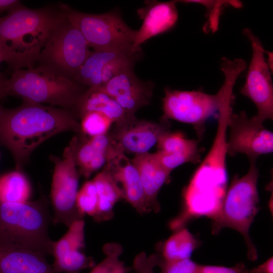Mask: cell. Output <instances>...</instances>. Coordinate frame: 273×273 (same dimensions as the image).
I'll use <instances>...</instances> for the list:
<instances>
[{
  "instance_id": "4fadbf2b",
  "label": "cell",
  "mask_w": 273,
  "mask_h": 273,
  "mask_svg": "<svg viewBox=\"0 0 273 273\" xmlns=\"http://www.w3.org/2000/svg\"><path fill=\"white\" fill-rule=\"evenodd\" d=\"M142 52L131 49L92 51L74 81L88 88L103 85L124 71L133 69Z\"/></svg>"
},
{
  "instance_id": "d590c367",
  "label": "cell",
  "mask_w": 273,
  "mask_h": 273,
  "mask_svg": "<svg viewBox=\"0 0 273 273\" xmlns=\"http://www.w3.org/2000/svg\"><path fill=\"white\" fill-rule=\"evenodd\" d=\"M2 62H4L3 57L0 51V64ZM6 80V79H5L3 78L2 75L0 73V92H2V93H3V88L4 84Z\"/></svg>"
},
{
  "instance_id": "6da1fadb",
  "label": "cell",
  "mask_w": 273,
  "mask_h": 273,
  "mask_svg": "<svg viewBox=\"0 0 273 273\" xmlns=\"http://www.w3.org/2000/svg\"><path fill=\"white\" fill-rule=\"evenodd\" d=\"M66 131L81 134L78 119L70 110L26 101L14 108L0 106V144L12 154L17 170L40 145Z\"/></svg>"
},
{
  "instance_id": "603a6c76",
  "label": "cell",
  "mask_w": 273,
  "mask_h": 273,
  "mask_svg": "<svg viewBox=\"0 0 273 273\" xmlns=\"http://www.w3.org/2000/svg\"><path fill=\"white\" fill-rule=\"evenodd\" d=\"M1 273H56L46 256L33 251L0 248Z\"/></svg>"
},
{
  "instance_id": "9a60e30c",
  "label": "cell",
  "mask_w": 273,
  "mask_h": 273,
  "mask_svg": "<svg viewBox=\"0 0 273 273\" xmlns=\"http://www.w3.org/2000/svg\"><path fill=\"white\" fill-rule=\"evenodd\" d=\"M84 219L73 222L66 234L57 241H54L52 265L56 273H80L95 265L94 258L82 251L85 247Z\"/></svg>"
},
{
  "instance_id": "836d02e7",
  "label": "cell",
  "mask_w": 273,
  "mask_h": 273,
  "mask_svg": "<svg viewBox=\"0 0 273 273\" xmlns=\"http://www.w3.org/2000/svg\"><path fill=\"white\" fill-rule=\"evenodd\" d=\"M250 271L251 273H273L272 257L257 267L250 269Z\"/></svg>"
},
{
  "instance_id": "2e32d148",
  "label": "cell",
  "mask_w": 273,
  "mask_h": 273,
  "mask_svg": "<svg viewBox=\"0 0 273 273\" xmlns=\"http://www.w3.org/2000/svg\"><path fill=\"white\" fill-rule=\"evenodd\" d=\"M75 160L79 174L88 178L107 163L125 154L110 132L88 138L78 134Z\"/></svg>"
},
{
  "instance_id": "1f68e13d",
  "label": "cell",
  "mask_w": 273,
  "mask_h": 273,
  "mask_svg": "<svg viewBox=\"0 0 273 273\" xmlns=\"http://www.w3.org/2000/svg\"><path fill=\"white\" fill-rule=\"evenodd\" d=\"M159 255L153 254L148 256L145 252L138 253L133 260V268L137 273H156Z\"/></svg>"
},
{
  "instance_id": "3957f363",
  "label": "cell",
  "mask_w": 273,
  "mask_h": 273,
  "mask_svg": "<svg viewBox=\"0 0 273 273\" xmlns=\"http://www.w3.org/2000/svg\"><path fill=\"white\" fill-rule=\"evenodd\" d=\"M62 5L28 8L21 4L0 17V51L13 71L35 66L52 30L63 15Z\"/></svg>"
},
{
  "instance_id": "7402d4cb",
  "label": "cell",
  "mask_w": 273,
  "mask_h": 273,
  "mask_svg": "<svg viewBox=\"0 0 273 273\" xmlns=\"http://www.w3.org/2000/svg\"><path fill=\"white\" fill-rule=\"evenodd\" d=\"M90 112L101 113L115 124H120L130 117L118 103L106 93L95 87L87 88L80 97L74 113L78 119Z\"/></svg>"
},
{
  "instance_id": "484cf974",
  "label": "cell",
  "mask_w": 273,
  "mask_h": 273,
  "mask_svg": "<svg viewBox=\"0 0 273 273\" xmlns=\"http://www.w3.org/2000/svg\"><path fill=\"white\" fill-rule=\"evenodd\" d=\"M30 195L29 182L20 170L0 177V202L24 203L28 201Z\"/></svg>"
},
{
  "instance_id": "8992f818",
  "label": "cell",
  "mask_w": 273,
  "mask_h": 273,
  "mask_svg": "<svg viewBox=\"0 0 273 273\" xmlns=\"http://www.w3.org/2000/svg\"><path fill=\"white\" fill-rule=\"evenodd\" d=\"M86 90L73 80L35 66L14 70L10 78L5 81L3 93L4 97L16 96L23 101L47 104L74 113Z\"/></svg>"
},
{
  "instance_id": "7a4b0ae2",
  "label": "cell",
  "mask_w": 273,
  "mask_h": 273,
  "mask_svg": "<svg viewBox=\"0 0 273 273\" xmlns=\"http://www.w3.org/2000/svg\"><path fill=\"white\" fill-rule=\"evenodd\" d=\"M229 116L226 112L219 113L213 144L184 190L183 209L175 217L180 225L202 216L213 220L220 211L228 189L226 134Z\"/></svg>"
},
{
  "instance_id": "9c48e42d",
  "label": "cell",
  "mask_w": 273,
  "mask_h": 273,
  "mask_svg": "<svg viewBox=\"0 0 273 273\" xmlns=\"http://www.w3.org/2000/svg\"><path fill=\"white\" fill-rule=\"evenodd\" d=\"M62 7L93 50H132L136 30L125 23L117 11L96 14L81 12L63 4Z\"/></svg>"
},
{
  "instance_id": "277c9868",
  "label": "cell",
  "mask_w": 273,
  "mask_h": 273,
  "mask_svg": "<svg viewBox=\"0 0 273 273\" xmlns=\"http://www.w3.org/2000/svg\"><path fill=\"white\" fill-rule=\"evenodd\" d=\"M53 222L49 201L41 194L35 201L0 202V248L52 255L48 230Z\"/></svg>"
},
{
  "instance_id": "e575fe53",
  "label": "cell",
  "mask_w": 273,
  "mask_h": 273,
  "mask_svg": "<svg viewBox=\"0 0 273 273\" xmlns=\"http://www.w3.org/2000/svg\"><path fill=\"white\" fill-rule=\"evenodd\" d=\"M21 4L17 0H0V14L6 11L9 12Z\"/></svg>"
},
{
  "instance_id": "f1b7e54d",
  "label": "cell",
  "mask_w": 273,
  "mask_h": 273,
  "mask_svg": "<svg viewBox=\"0 0 273 273\" xmlns=\"http://www.w3.org/2000/svg\"><path fill=\"white\" fill-rule=\"evenodd\" d=\"M180 3H197L204 5L208 14V19L204 27L206 32H214L218 28L219 18L223 8L228 5L235 8H240L242 4L238 1H204L188 0L178 1Z\"/></svg>"
},
{
  "instance_id": "ba28073f",
  "label": "cell",
  "mask_w": 273,
  "mask_h": 273,
  "mask_svg": "<svg viewBox=\"0 0 273 273\" xmlns=\"http://www.w3.org/2000/svg\"><path fill=\"white\" fill-rule=\"evenodd\" d=\"M63 11V15L50 34L35 66L74 80L92 51L81 32Z\"/></svg>"
},
{
  "instance_id": "f35d334b",
  "label": "cell",
  "mask_w": 273,
  "mask_h": 273,
  "mask_svg": "<svg viewBox=\"0 0 273 273\" xmlns=\"http://www.w3.org/2000/svg\"><path fill=\"white\" fill-rule=\"evenodd\" d=\"M1 273V272H0Z\"/></svg>"
},
{
  "instance_id": "ffe728a7",
  "label": "cell",
  "mask_w": 273,
  "mask_h": 273,
  "mask_svg": "<svg viewBox=\"0 0 273 273\" xmlns=\"http://www.w3.org/2000/svg\"><path fill=\"white\" fill-rule=\"evenodd\" d=\"M104 167L110 171L115 180L121 185L124 200L139 213L151 212L139 172L125 154L107 163Z\"/></svg>"
},
{
  "instance_id": "52a82bcc",
  "label": "cell",
  "mask_w": 273,
  "mask_h": 273,
  "mask_svg": "<svg viewBox=\"0 0 273 273\" xmlns=\"http://www.w3.org/2000/svg\"><path fill=\"white\" fill-rule=\"evenodd\" d=\"M247 173L234 178L227 189L220 211L213 220L212 231L218 232L224 228L233 229L244 237L251 260L257 258L256 249L249 236V230L259 210L257 181L259 176L256 161H249Z\"/></svg>"
},
{
  "instance_id": "8fae6325",
  "label": "cell",
  "mask_w": 273,
  "mask_h": 273,
  "mask_svg": "<svg viewBox=\"0 0 273 273\" xmlns=\"http://www.w3.org/2000/svg\"><path fill=\"white\" fill-rule=\"evenodd\" d=\"M243 33L250 40L252 55L248 67L246 82L241 93L255 104L260 121L273 119V86L270 69L264 57V50L259 38L246 28Z\"/></svg>"
},
{
  "instance_id": "74e56055",
  "label": "cell",
  "mask_w": 273,
  "mask_h": 273,
  "mask_svg": "<svg viewBox=\"0 0 273 273\" xmlns=\"http://www.w3.org/2000/svg\"><path fill=\"white\" fill-rule=\"evenodd\" d=\"M0 157H1V153H0Z\"/></svg>"
},
{
  "instance_id": "d4e9b609",
  "label": "cell",
  "mask_w": 273,
  "mask_h": 273,
  "mask_svg": "<svg viewBox=\"0 0 273 273\" xmlns=\"http://www.w3.org/2000/svg\"><path fill=\"white\" fill-rule=\"evenodd\" d=\"M198 246L194 236L185 228L176 231L161 246L160 257L170 262L190 258Z\"/></svg>"
},
{
  "instance_id": "8d00e7d4",
  "label": "cell",
  "mask_w": 273,
  "mask_h": 273,
  "mask_svg": "<svg viewBox=\"0 0 273 273\" xmlns=\"http://www.w3.org/2000/svg\"><path fill=\"white\" fill-rule=\"evenodd\" d=\"M4 97H3V94L2 92H0V99H1L2 98H3Z\"/></svg>"
},
{
  "instance_id": "4dcf8cb0",
  "label": "cell",
  "mask_w": 273,
  "mask_h": 273,
  "mask_svg": "<svg viewBox=\"0 0 273 273\" xmlns=\"http://www.w3.org/2000/svg\"><path fill=\"white\" fill-rule=\"evenodd\" d=\"M158 255L157 266L160 268V273H201L202 265L193 261L190 258L168 262Z\"/></svg>"
},
{
  "instance_id": "5bb4252c",
  "label": "cell",
  "mask_w": 273,
  "mask_h": 273,
  "mask_svg": "<svg viewBox=\"0 0 273 273\" xmlns=\"http://www.w3.org/2000/svg\"><path fill=\"white\" fill-rule=\"evenodd\" d=\"M169 130L168 121L156 122L139 119L133 115L114 124L109 132L124 153L136 155L149 152L160 137Z\"/></svg>"
},
{
  "instance_id": "d6986e66",
  "label": "cell",
  "mask_w": 273,
  "mask_h": 273,
  "mask_svg": "<svg viewBox=\"0 0 273 273\" xmlns=\"http://www.w3.org/2000/svg\"><path fill=\"white\" fill-rule=\"evenodd\" d=\"M157 145L156 155L170 172L184 163H197L200 160L198 141L186 138L181 132H166L160 137Z\"/></svg>"
},
{
  "instance_id": "5b68a950",
  "label": "cell",
  "mask_w": 273,
  "mask_h": 273,
  "mask_svg": "<svg viewBox=\"0 0 273 273\" xmlns=\"http://www.w3.org/2000/svg\"><path fill=\"white\" fill-rule=\"evenodd\" d=\"M246 68V63L244 60L222 58L221 69L225 80L217 93L214 95L200 91L165 88L161 120H174L191 124L198 136L201 138L205 131L206 121L219 112L226 95L233 89L238 76Z\"/></svg>"
},
{
  "instance_id": "44dd1931",
  "label": "cell",
  "mask_w": 273,
  "mask_h": 273,
  "mask_svg": "<svg viewBox=\"0 0 273 273\" xmlns=\"http://www.w3.org/2000/svg\"><path fill=\"white\" fill-rule=\"evenodd\" d=\"M130 161L139 172L151 211L159 212L158 195L162 186L169 181L171 172L161 164L155 153L136 155Z\"/></svg>"
},
{
  "instance_id": "cb8c5ba5",
  "label": "cell",
  "mask_w": 273,
  "mask_h": 273,
  "mask_svg": "<svg viewBox=\"0 0 273 273\" xmlns=\"http://www.w3.org/2000/svg\"><path fill=\"white\" fill-rule=\"evenodd\" d=\"M92 180L98 194L97 211L94 220L98 222L109 220L114 215L115 204L124 200L122 190L110 171L105 167Z\"/></svg>"
},
{
  "instance_id": "30bf717a",
  "label": "cell",
  "mask_w": 273,
  "mask_h": 273,
  "mask_svg": "<svg viewBox=\"0 0 273 273\" xmlns=\"http://www.w3.org/2000/svg\"><path fill=\"white\" fill-rule=\"evenodd\" d=\"M77 142V136H73L65 148L62 158L50 156L54 165L50 193L54 210L53 223L64 224L68 228L85 216L76 204L79 179L74 157Z\"/></svg>"
},
{
  "instance_id": "e0dca14e",
  "label": "cell",
  "mask_w": 273,
  "mask_h": 273,
  "mask_svg": "<svg viewBox=\"0 0 273 273\" xmlns=\"http://www.w3.org/2000/svg\"><path fill=\"white\" fill-rule=\"evenodd\" d=\"M92 88V87H91ZM112 97L129 115L150 104L153 93V83L144 81L133 69L117 75L105 84L96 87Z\"/></svg>"
},
{
  "instance_id": "83f0119b",
  "label": "cell",
  "mask_w": 273,
  "mask_h": 273,
  "mask_svg": "<svg viewBox=\"0 0 273 273\" xmlns=\"http://www.w3.org/2000/svg\"><path fill=\"white\" fill-rule=\"evenodd\" d=\"M113 123L101 113L88 112L80 118L81 134L88 138L105 134L110 131Z\"/></svg>"
},
{
  "instance_id": "f546056e",
  "label": "cell",
  "mask_w": 273,
  "mask_h": 273,
  "mask_svg": "<svg viewBox=\"0 0 273 273\" xmlns=\"http://www.w3.org/2000/svg\"><path fill=\"white\" fill-rule=\"evenodd\" d=\"M76 206L81 213L94 217L98 207V194L93 180L87 181L78 191L76 197Z\"/></svg>"
},
{
  "instance_id": "d6a6232c",
  "label": "cell",
  "mask_w": 273,
  "mask_h": 273,
  "mask_svg": "<svg viewBox=\"0 0 273 273\" xmlns=\"http://www.w3.org/2000/svg\"><path fill=\"white\" fill-rule=\"evenodd\" d=\"M201 273H251L243 263H238L233 267L202 265Z\"/></svg>"
},
{
  "instance_id": "4316f807",
  "label": "cell",
  "mask_w": 273,
  "mask_h": 273,
  "mask_svg": "<svg viewBox=\"0 0 273 273\" xmlns=\"http://www.w3.org/2000/svg\"><path fill=\"white\" fill-rule=\"evenodd\" d=\"M105 258L95 265L89 273H128L130 268L125 266L119 257L123 252L122 246L118 243L106 244L103 248Z\"/></svg>"
},
{
  "instance_id": "ac0fdd59",
  "label": "cell",
  "mask_w": 273,
  "mask_h": 273,
  "mask_svg": "<svg viewBox=\"0 0 273 273\" xmlns=\"http://www.w3.org/2000/svg\"><path fill=\"white\" fill-rule=\"evenodd\" d=\"M144 3V6L136 11L143 23L140 29L136 30L132 47L134 52H142L141 44L172 29L178 20L176 1H147Z\"/></svg>"
},
{
  "instance_id": "7c38bea8",
  "label": "cell",
  "mask_w": 273,
  "mask_h": 273,
  "mask_svg": "<svg viewBox=\"0 0 273 273\" xmlns=\"http://www.w3.org/2000/svg\"><path fill=\"white\" fill-rule=\"evenodd\" d=\"M226 140L227 153L234 156L245 154L249 161L273 151V133L255 116L249 118L245 111L230 116Z\"/></svg>"
}]
</instances>
